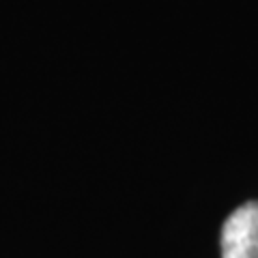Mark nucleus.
Returning a JSON list of instances; mask_svg holds the SVG:
<instances>
[{"label": "nucleus", "instance_id": "obj_1", "mask_svg": "<svg viewBox=\"0 0 258 258\" xmlns=\"http://www.w3.org/2000/svg\"><path fill=\"white\" fill-rule=\"evenodd\" d=\"M222 258H258V200L241 205L226 217Z\"/></svg>", "mask_w": 258, "mask_h": 258}]
</instances>
